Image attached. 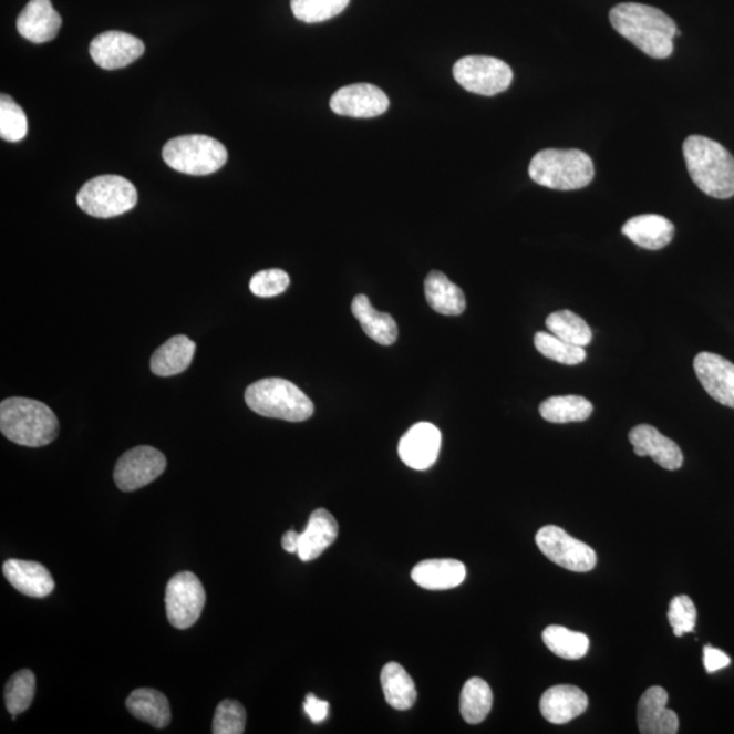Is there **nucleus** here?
I'll list each match as a JSON object with an SVG mask.
<instances>
[{
	"instance_id": "28",
	"label": "nucleus",
	"mask_w": 734,
	"mask_h": 734,
	"mask_svg": "<svg viewBox=\"0 0 734 734\" xmlns=\"http://www.w3.org/2000/svg\"><path fill=\"white\" fill-rule=\"evenodd\" d=\"M381 685L385 701L396 710H409L416 702V688L413 678L397 662H387L381 671Z\"/></svg>"
},
{
	"instance_id": "38",
	"label": "nucleus",
	"mask_w": 734,
	"mask_h": 734,
	"mask_svg": "<svg viewBox=\"0 0 734 734\" xmlns=\"http://www.w3.org/2000/svg\"><path fill=\"white\" fill-rule=\"evenodd\" d=\"M696 607L689 596L673 597L670 610H668V620L673 629V634L678 638L683 637L685 632H692L696 626Z\"/></svg>"
},
{
	"instance_id": "32",
	"label": "nucleus",
	"mask_w": 734,
	"mask_h": 734,
	"mask_svg": "<svg viewBox=\"0 0 734 734\" xmlns=\"http://www.w3.org/2000/svg\"><path fill=\"white\" fill-rule=\"evenodd\" d=\"M546 325L552 335L567 343L581 345V348L588 345L593 339L588 322L570 310H558V312L551 313L546 320Z\"/></svg>"
},
{
	"instance_id": "18",
	"label": "nucleus",
	"mask_w": 734,
	"mask_h": 734,
	"mask_svg": "<svg viewBox=\"0 0 734 734\" xmlns=\"http://www.w3.org/2000/svg\"><path fill=\"white\" fill-rule=\"evenodd\" d=\"M668 692L654 685L644 691L638 703V727L642 734H676L679 717L666 709Z\"/></svg>"
},
{
	"instance_id": "8",
	"label": "nucleus",
	"mask_w": 734,
	"mask_h": 734,
	"mask_svg": "<svg viewBox=\"0 0 734 734\" xmlns=\"http://www.w3.org/2000/svg\"><path fill=\"white\" fill-rule=\"evenodd\" d=\"M453 75L465 91L495 95L507 91L513 81L509 64L489 56H465L453 68Z\"/></svg>"
},
{
	"instance_id": "24",
	"label": "nucleus",
	"mask_w": 734,
	"mask_h": 734,
	"mask_svg": "<svg viewBox=\"0 0 734 734\" xmlns=\"http://www.w3.org/2000/svg\"><path fill=\"white\" fill-rule=\"evenodd\" d=\"M195 350V342L187 337L169 339L155 350L151 361L152 372L158 378H172L185 372L194 360Z\"/></svg>"
},
{
	"instance_id": "9",
	"label": "nucleus",
	"mask_w": 734,
	"mask_h": 734,
	"mask_svg": "<svg viewBox=\"0 0 734 734\" xmlns=\"http://www.w3.org/2000/svg\"><path fill=\"white\" fill-rule=\"evenodd\" d=\"M165 604L173 628H193L206 604V592L199 578L190 571L178 572L166 587Z\"/></svg>"
},
{
	"instance_id": "30",
	"label": "nucleus",
	"mask_w": 734,
	"mask_h": 734,
	"mask_svg": "<svg viewBox=\"0 0 734 734\" xmlns=\"http://www.w3.org/2000/svg\"><path fill=\"white\" fill-rule=\"evenodd\" d=\"M493 700V691L485 680L469 679L464 684L462 696H459V712H462L464 721L471 725L480 724L492 712Z\"/></svg>"
},
{
	"instance_id": "39",
	"label": "nucleus",
	"mask_w": 734,
	"mask_h": 734,
	"mask_svg": "<svg viewBox=\"0 0 734 734\" xmlns=\"http://www.w3.org/2000/svg\"><path fill=\"white\" fill-rule=\"evenodd\" d=\"M290 286V277L283 270H262L250 279L249 289L256 297L271 298L282 294Z\"/></svg>"
},
{
	"instance_id": "16",
	"label": "nucleus",
	"mask_w": 734,
	"mask_h": 734,
	"mask_svg": "<svg viewBox=\"0 0 734 734\" xmlns=\"http://www.w3.org/2000/svg\"><path fill=\"white\" fill-rule=\"evenodd\" d=\"M629 440L638 457H652L660 467L668 471L682 468L684 462L682 449L658 428L650 425L635 426L631 430Z\"/></svg>"
},
{
	"instance_id": "10",
	"label": "nucleus",
	"mask_w": 734,
	"mask_h": 734,
	"mask_svg": "<svg viewBox=\"0 0 734 734\" xmlns=\"http://www.w3.org/2000/svg\"><path fill=\"white\" fill-rule=\"evenodd\" d=\"M535 540L551 562L566 570L588 572L595 569L597 555L593 548L566 534L562 528L547 525L536 534Z\"/></svg>"
},
{
	"instance_id": "42",
	"label": "nucleus",
	"mask_w": 734,
	"mask_h": 734,
	"mask_svg": "<svg viewBox=\"0 0 734 734\" xmlns=\"http://www.w3.org/2000/svg\"><path fill=\"white\" fill-rule=\"evenodd\" d=\"M298 546H300V534L296 530H289L283 535L282 547L286 552L297 554Z\"/></svg>"
},
{
	"instance_id": "20",
	"label": "nucleus",
	"mask_w": 734,
	"mask_h": 734,
	"mask_svg": "<svg viewBox=\"0 0 734 734\" xmlns=\"http://www.w3.org/2000/svg\"><path fill=\"white\" fill-rule=\"evenodd\" d=\"M3 575L22 595L43 599L55 589V581L45 567L32 560L9 559L3 565Z\"/></svg>"
},
{
	"instance_id": "2",
	"label": "nucleus",
	"mask_w": 734,
	"mask_h": 734,
	"mask_svg": "<svg viewBox=\"0 0 734 734\" xmlns=\"http://www.w3.org/2000/svg\"><path fill=\"white\" fill-rule=\"evenodd\" d=\"M683 154L692 182L702 193L715 199L734 196V158L724 146L706 136L691 135Z\"/></svg>"
},
{
	"instance_id": "11",
	"label": "nucleus",
	"mask_w": 734,
	"mask_h": 734,
	"mask_svg": "<svg viewBox=\"0 0 734 734\" xmlns=\"http://www.w3.org/2000/svg\"><path fill=\"white\" fill-rule=\"evenodd\" d=\"M166 468V457L152 446H136L118 458L115 483L122 492H135L158 479Z\"/></svg>"
},
{
	"instance_id": "19",
	"label": "nucleus",
	"mask_w": 734,
	"mask_h": 734,
	"mask_svg": "<svg viewBox=\"0 0 734 734\" xmlns=\"http://www.w3.org/2000/svg\"><path fill=\"white\" fill-rule=\"evenodd\" d=\"M588 696L576 685H554L542 694L540 712L542 717L555 725H564L580 717L588 709Z\"/></svg>"
},
{
	"instance_id": "33",
	"label": "nucleus",
	"mask_w": 734,
	"mask_h": 734,
	"mask_svg": "<svg viewBox=\"0 0 734 734\" xmlns=\"http://www.w3.org/2000/svg\"><path fill=\"white\" fill-rule=\"evenodd\" d=\"M535 348L548 360L562 363L567 366L580 365L587 360V351L581 345L565 342V340L552 335V333L537 332L535 335Z\"/></svg>"
},
{
	"instance_id": "22",
	"label": "nucleus",
	"mask_w": 734,
	"mask_h": 734,
	"mask_svg": "<svg viewBox=\"0 0 734 734\" xmlns=\"http://www.w3.org/2000/svg\"><path fill=\"white\" fill-rule=\"evenodd\" d=\"M622 232L638 247L659 250L673 240L674 226L662 215L644 214L629 219L623 225Z\"/></svg>"
},
{
	"instance_id": "37",
	"label": "nucleus",
	"mask_w": 734,
	"mask_h": 734,
	"mask_svg": "<svg viewBox=\"0 0 734 734\" xmlns=\"http://www.w3.org/2000/svg\"><path fill=\"white\" fill-rule=\"evenodd\" d=\"M247 725V712L240 702L225 700L215 710L214 734H241Z\"/></svg>"
},
{
	"instance_id": "41",
	"label": "nucleus",
	"mask_w": 734,
	"mask_h": 734,
	"mask_svg": "<svg viewBox=\"0 0 734 734\" xmlns=\"http://www.w3.org/2000/svg\"><path fill=\"white\" fill-rule=\"evenodd\" d=\"M703 652L704 668H706L709 673L724 670V668L731 664V659L722 650L710 647V644L704 647Z\"/></svg>"
},
{
	"instance_id": "35",
	"label": "nucleus",
	"mask_w": 734,
	"mask_h": 734,
	"mask_svg": "<svg viewBox=\"0 0 734 734\" xmlns=\"http://www.w3.org/2000/svg\"><path fill=\"white\" fill-rule=\"evenodd\" d=\"M350 0H291L292 14L306 23L331 20L348 8Z\"/></svg>"
},
{
	"instance_id": "34",
	"label": "nucleus",
	"mask_w": 734,
	"mask_h": 734,
	"mask_svg": "<svg viewBox=\"0 0 734 734\" xmlns=\"http://www.w3.org/2000/svg\"><path fill=\"white\" fill-rule=\"evenodd\" d=\"M35 694V676L32 671L17 672L9 680L4 690L6 707L15 720L18 714L27 712Z\"/></svg>"
},
{
	"instance_id": "7",
	"label": "nucleus",
	"mask_w": 734,
	"mask_h": 734,
	"mask_svg": "<svg viewBox=\"0 0 734 734\" xmlns=\"http://www.w3.org/2000/svg\"><path fill=\"white\" fill-rule=\"evenodd\" d=\"M77 206L94 218L118 217L138 203L135 185L121 176H99L89 180L76 196Z\"/></svg>"
},
{
	"instance_id": "23",
	"label": "nucleus",
	"mask_w": 734,
	"mask_h": 734,
	"mask_svg": "<svg viewBox=\"0 0 734 734\" xmlns=\"http://www.w3.org/2000/svg\"><path fill=\"white\" fill-rule=\"evenodd\" d=\"M411 577L423 589L447 590L464 582L467 569L456 559H428L417 564Z\"/></svg>"
},
{
	"instance_id": "5",
	"label": "nucleus",
	"mask_w": 734,
	"mask_h": 734,
	"mask_svg": "<svg viewBox=\"0 0 734 734\" xmlns=\"http://www.w3.org/2000/svg\"><path fill=\"white\" fill-rule=\"evenodd\" d=\"M245 402L254 413L288 422H303L314 405L300 387L283 379H262L245 391Z\"/></svg>"
},
{
	"instance_id": "29",
	"label": "nucleus",
	"mask_w": 734,
	"mask_h": 734,
	"mask_svg": "<svg viewBox=\"0 0 734 734\" xmlns=\"http://www.w3.org/2000/svg\"><path fill=\"white\" fill-rule=\"evenodd\" d=\"M539 411L542 420L547 422H583L592 415L593 404L582 396H554L545 400L540 404Z\"/></svg>"
},
{
	"instance_id": "26",
	"label": "nucleus",
	"mask_w": 734,
	"mask_h": 734,
	"mask_svg": "<svg viewBox=\"0 0 734 734\" xmlns=\"http://www.w3.org/2000/svg\"><path fill=\"white\" fill-rule=\"evenodd\" d=\"M425 294L428 306L440 314L458 316L467 308L463 290L440 271L428 273Z\"/></svg>"
},
{
	"instance_id": "14",
	"label": "nucleus",
	"mask_w": 734,
	"mask_h": 734,
	"mask_svg": "<svg viewBox=\"0 0 734 734\" xmlns=\"http://www.w3.org/2000/svg\"><path fill=\"white\" fill-rule=\"evenodd\" d=\"M443 435L432 423H416L400 440L397 452L407 467L425 471L437 462Z\"/></svg>"
},
{
	"instance_id": "36",
	"label": "nucleus",
	"mask_w": 734,
	"mask_h": 734,
	"mask_svg": "<svg viewBox=\"0 0 734 734\" xmlns=\"http://www.w3.org/2000/svg\"><path fill=\"white\" fill-rule=\"evenodd\" d=\"M28 134V118L22 107L9 95L0 97V136L2 139L15 143L25 138Z\"/></svg>"
},
{
	"instance_id": "21",
	"label": "nucleus",
	"mask_w": 734,
	"mask_h": 734,
	"mask_svg": "<svg viewBox=\"0 0 734 734\" xmlns=\"http://www.w3.org/2000/svg\"><path fill=\"white\" fill-rule=\"evenodd\" d=\"M339 534V525L335 517L325 509H318L309 517L306 530L300 534V546L298 557L302 562L318 559L328 547L335 542Z\"/></svg>"
},
{
	"instance_id": "17",
	"label": "nucleus",
	"mask_w": 734,
	"mask_h": 734,
	"mask_svg": "<svg viewBox=\"0 0 734 734\" xmlns=\"http://www.w3.org/2000/svg\"><path fill=\"white\" fill-rule=\"evenodd\" d=\"M62 28V17L53 9L51 0H31L17 20L18 32L35 44L56 38Z\"/></svg>"
},
{
	"instance_id": "4",
	"label": "nucleus",
	"mask_w": 734,
	"mask_h": 734,
	"mask_svg": "<svg viewBox=\"0 0 734 734\" xmlns=\"http://www.w3.org/2000/svg\"><path fill=\"white\" fill-rule=\"evenodd\" d=\"M529 176L541 187L557 190L581 189L592 183L595 165L592 158L581 151L547 148L530 161Z\"/></svg>"
},
{
	"instance_id": "25",
	"label": "nucleus",
	"mask_w": 734,
	"mask_h": 734,
	"mask_svg": "<svg viewBox=\"0 0 734 734\" xmlns=\"http://www.w3.org/2000/svg\"><path fill=\"white\" fill-rule=\"evenodd\" d=\"M351 309L354 318L360 321L363 332L374 342L383 345L396 342L399 335L396 321L391 314L375 310L366 296L355 297Z\"/></svg>"
},
{
	"instance_id": "31",
	"label": "nucleus",
	"mask_w": 734,
	"mask_h": 734,
	"mask_svg": "<svg viewBox=\"0 0 734 734\" xmlns=\"http://www.w3.org/2000/svg\"><path fill=\"white\" fill-rule=\"evenodd\" d=\"M542 642L555 655L564 660H581L589 650L587 635L562 628V626H548L542 631Z\"/></svg>"
},
{
	"instance_id": "27",
	"label": "nucleus",
	"mask_w": 734,
	"mask_h": 734,
	"mask_svg": "<svg viewBox=\"0 0 734 734\" xmlns=\"http://www.w3.org/2000/svg\"><path fill=\"white\" fill-rule=\"evenodd\" d=\"M127 709L134 717L147 722L157 730H164L172 721L168 697L157 690L138 689L131 692Z\"/></svg>"
},
{
	"instance_id": "15",
	"label": "nucleus",
	"mask_w": 734,
	"mask_h": 734,
	"mask_svg": "<svg viewBox=\"0 0 734 734\" xmlns=\"http://www.w3.org/2000/svg\"><path fill=\"white\" fill-rule=\"evenodd\" d=\"M694 369L704 391L719 403L734 409L733 363L713 352H701L695 356Z\"/></svg>"
},
{
	"instance_id": "6",
	"label": "nucleus",
	"mask_w": 734,
	"mask_h": 734,
	"mask_svg": "<svg viewBox=\"0 0 734 734\" xmlns=\"http://www.w3.org/2000/svg\"><path fill=\"white\" fill-rule=\"evenodd\" d=\"M163 158L169 168L190 176H208L228 161L223 143L207 135H184L166 143Z\"/></svg>"
},
{
	"instance_id": "40",
	"label": "nucleus",
	"mask_w": 734,
	"mask_h": 734,
	"mask_svg": "<svg viewBox=\"0 0 734 734\" xmlns=\"http://www.w3.org/2000/svg\"><path fill=\"white\" fill-rule=\"evenodd\" d=\"M303 710H306L313 724H320V722L327 720L328 713H330V703L319 700L314 694H308L306 703H303Z\"/></svg>"
},
{
	"instance_id": "1",
	"label": "nucleus",
	"mask_w": 734,
	"mask_h": 734,
	"mask_svg": "<svg viewBox=\"0 0 734 734\" xmlns=\"http://www.w3.org/2000/svg\"><path fill=\"white\" fill-rule=\"evenodd\" d=\"M614 31L638 50L653 59H666L673 52L676 23L664 11L641 3H620L610 13Z\"/></svg>"
},
{
	"instance_id": "12",
	"label": "nucleus",
	"mask_w": 734,
	"mask_h": 734,
	"mask_svg": "<svg viewBox=\"0 0 734 734\" xmlns=\"http://www.w3.org/2000/svg\"><path fill=\"white\" fill-rule=\"evenodd\" d=\"M330 106L339 116L372 118L387 111L390 99L378 86L355 83L333 93Z\"/></svg>"
},
{
	"instance_id": "13",
	"label": "nucleus",
	"mask_w": 734,
	"mask_h": 734,
	"mask_svg": "<svg viewBox=\"0 0 734 734\" xmlns=\"http://www.w3.org/2000/svg\"><path fill=\"white\" fill-rule=\"evenodd\" d=\"M145 44L133 34L111 31L101 33L91 43V56L99 68L118 70L138 61Z\"/></svg>"
},
{
	"instance_id": "3",
	"label": "nucleus",
	"mask_w": 734,
	"mask_h": 734,
	"mask_svg": "<svg viewBox=\"0 0 734 734\" xmlns=\"http://www.w3.org/2000/svg\"><path fill=\"white\" fill-rule=\"evenodd\" d=\"M59 428L56 415L39 400L10 397L0 404V430L17 445L45 446L56 440Z\"/></svg>"
}]
</instances>
